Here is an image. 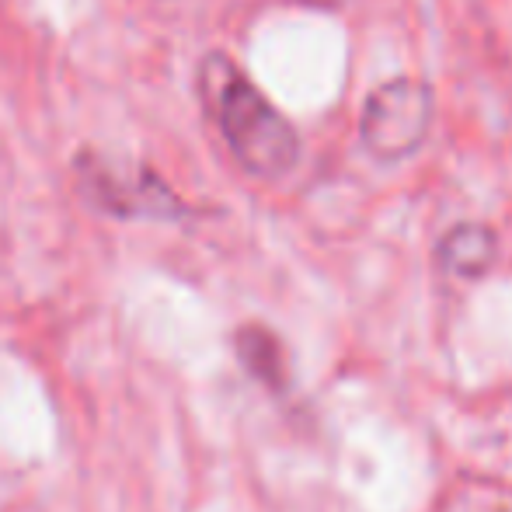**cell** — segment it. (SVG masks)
<instances>
[{
    "instance_id": "1",
    "label": "cell",
    "mask_w": 512,
    "mask_h": 512,
    "mask_svg": "<svg viewBox=\"0 0 512 512\" xmlns=\"http://www.w3.org/2000/svg\"><path fill=\"white\" fill-rule=\"evenodd\" d=\"M196 88L234 161L255 178H283L300 161V136L227 53H206Z\"/></svg>"
},
{
    "instance_id": "2",
    "label": "cell",
    "mask_w": 512,
    "mask_h": 512,
    "mask_svg": "<svg viewBox=\"0 0 512 512\" xmlns=\"http://www.w3.org/2000/svg\"><path fill=\"white\" fill-rule=\"evenodd\" d=\"M77 185L95 209L119 220H182L189 206L147 164L119 168L95 150H81L74 161Z\"/></svg>"
},
{
    "instance_id": "3",
    "label": "cell",
    "mask_w": 512,
    "mask_h": 512,
    "mask_svg": "<svg viewBox=\"0 0 512 512\" xmlns=\"http://www.w3.org/2000/svg\"><path fill=\"white\" fill-rule=\"evenodd\" d=\"M436 95L418 77H394L380 84L359 115V140L377 161H405L429 140Z\"/></svg>"
},
{
    "instance_id": "4",
    "label": "cell",
    "mask_w": 512,
    "mask_h": 512,
    "mask_svg": "<svg viewBox=\"0 0 512 512\" xmlns=\"http://www.w3.org/2000/svg\"><path fill=\"white\" fill-rule=\"evenodd\" d=\"M499 255V237L485 223H457L436 244V262L446 276L481 279Z\"/></svg>"
},
{
    "instance_id": "5",
    "label": "cell",
    "mask_w": 512,
    "mask_h": 512,
    "mask_svg": "<svg viewBox=\"0 0 512 512\" xmlns=\"http://www.w3.org/2000/svg\"><path fill=\"white\" fill-rule=\"evenodd\" d=\"M234 349L241 366L265 387H283L286 384V356L279 338L262 324H244L234 335Z\"/></svg>"
}]
</instances>
